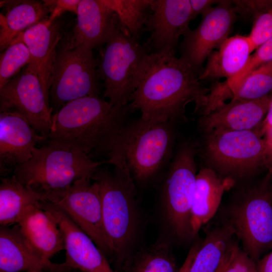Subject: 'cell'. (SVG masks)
<instances>
[{
	"mask_svg": "<svg viewBox=\"0 0 272 272\" xmlns=\"http://www.w3.org/2000/svg\"><path fill=\"white\" fill-rule=\"evenodd\" d=\"M200 74L175 52L150 53L130 103L144 120L175 123L186 119V106L200 115L210 102L211 89Z\"/></svg>",
	"mask_w": 272,
	"mask_h": 272,
	"instance_id": "6da1fadb",
	"label": "cell"
},
{
	"mask_svg": "<svg viewBox=\"0 0 272 272\" xmlns=\"http://www.w3.org/2000/svg\"><path fill=\"white\" fill-rule=\"evenodd\" d=\"M136 110L131 103L114 105L100 96L77 99L53 114L46 141L78 149L96 161L107 160L121 130Z\"/></svg>",
	"mask_w": 272,
	"mask_h": 272,
	"instance_id": "7a4b0ae2",
	"label": "cell"
},
{
	"mask_svg": "<svg viewBox=\"0 0 272 272\" xmlns=\"http://www.w3.org/2000/svg\"><path fill=\"white\" fill-rule=\"evenodd\" d=\"M106 163L113 165V170L100 166L92 179L99 185L104 230L113 257L120 265L131 256L137 234L136 187L121 157L111 156Z\"/></svg>",
	"mask_w": 272,
	"mask_h": 272,
	"instance_id": "3957f363",
	"label": "cell"
},
{
	"mask_svg": "<svg viewBox=\"0 0 272 272\" xmlns=\"http://www.w3.org/2000/svg\"><path fill=\"white\" fill-rule=\"evenodd\" d=\"M105 163L78 149L46 141V144L36 147L31 158L17 167L12 175L24 185L44 194L48 201L77 180L92 179Z\"/></svg>",
	"mask_w": 272,
	"mask_h": 272,
	"instance_id": "277c9868",
	"label": "cell"
},
{
	"mask_svg": "<svg viewBox=\"0 0 272 272\" xmlns=\"http://www.w3.org/2000/svg\"><path fill=\"white\" fill-rule=\"evenodd\" d=\"M133 37L116 18L100 48L97 69L103 87V98L114 105L130 103L150 54L144 43Z\"/></svg>",
	"mask_w": 272,
	"mask_h": 272,
	"instance_id": "5b68a950",
	"label": "cell"
},
{
	"mask_svg": "<svg viewBox=\"0 0 272 272\" xmlns=\"http://www.w3.org/2000/svg\"><path fill=\"white\" fill-rule=\"evenodd\" d=\"M173 123L141 117L130 120L121 130L108 157H121L135 182L148 181L170 163L174 141Z\"/></svg>",
	"mask_w": 272,
	"mask_h": 272,
	"instance_id": "8992f818",
	"label": "cell"
},
{
	"mask_svg": "<svg viewBox=\"0 0 272 272\" xmlns=\"http://www.w3.org/2000/svg\"><path fill=\"white\" fill-rule=\"evenodd\" d=\"M227 222L254 260L272 248V173L244 190L227 209Z\"/></svg>",
	"mask_w": 272,
	"mask_h": 272,
	"instance_id": "52a82bcc",
	"label": "cell"
},
{
	"mask_svg": "<svg viewBox=\"0 0 272 272\" xmlns=\"http://www.w3.org/2000/svg\"><path fill=\"white\" fill-rule=\"evenodd\" d=\"M203 155L210 168L235 181L265 168L263 140L257 130L214 129L206 133Z\"/></svg>",
	"mask_w": 272,
	"mask_h": 272,
	"instance_id": "ba28073f",
	"label": "cell"
},
{
	"mask_svg": "<svg viewBox=\"0 0 272 272\" xmlns=\"http://www.w3.org/2000/svg\"><path fill=\"white\" fill-rule=\"evenodd\" d=\"M93 49L64 44L57 53L49 89L53 114L67 103L87 96H99L101 81Z\"/></svg>",
	"mask_w": 272,
	"mask_h": 272,
	"instance_id": "9c48e42d",
	"label": "cell"
},
{
	"mask_svg": "<svg viewBox=\"0 0 272 272\" xmlns=\"http://www.w3.org/2000/svg\"><path fill=\"white\" fill-rule=\"evenodd\" d=\"M196 147L182 143L169 163L162 189L166 217L174 235L182 240L192 237L191 209L197 175Z\"/></svg>",
	"mask_w": 272,
	"mask_h": 272,
	"instance_id": "30bf717a",
	"label": "cell"
},
{
	"mask_svg": "<svg viewBox=\"0 0 272 272\" xmlns=\"http://www.w3.org/2000/svg\"><path fill=\"white\" fill-rule=\"evenodd\" d=\"M0 111L19 113L47 139L53 115L49 95L31 63L0 89Z\"/></svg>",
	"mask_w": 272,
	"mask_h": 272,
	"instance_id": "8fae6325",
	"label": "cell"
},
{
	"mask_svg": "<svg viewBox=\"0 0 272 272\" xmlns=\"http://www.w3.org/2000/svg\"><path fill=\"white\" fill-rule=\"evenodd\" d=\"M92 180L79 179L48 201L61 209L105 255L113 257L103 226L99 185Z\"/></svg>",
	"mask_w": 272,
	"mask_h": 272,
	"instance_id": "7c38bea8",
	"label": "cell"
},
{
	"mask_svg": "<svg viewBox=\"0 0 272 272\" xmlns=\"http://www.w3.org/2000/svg\"><path fill=\"white\" fill-rule=\"evenodd\" d=\"M201 16L198 26L183 36L179 45L180 57L200 74L205 60L229 37L236 13L230 1H219Z\"/></svg>",
	"mask_w": 272,
	"mask_h": 272,
	"instance_id": "4fadbf2b",
	"label": "cell"
},
{
	"mask_svg": "<svg viewBox=\"0 0 272 272\" xmlns=\"http://www.w3.org/2000/svg\"><path fill=\"white\" fill-rule=\"evenodd\" d=\"M151 5L144 29L150 35L144 44L150 53L175 52L180 37L190 30L189 0H152Z\"/></svg>",
	"mask_w": 272,
	"mask_h": 272,
	"instance_id": "5bb4252c",
	"label": "cell"
},
{
	"mask_svg": "<svg viewBox=\"0 0 272 272\" xmlns=\"http://www.w3.org/2000/svg\"><path fill=\"white\" fill-rule=\"evenodd\" d=\"M38 206L52 216L62 233L65 250L64 262L67 266L82 272H117L91 238L61 209L46 200L39 202Z\"/></svg>",
	"mask_w": 272,
	"mask_h": 272,
	"instance_id": "9a60e30c",
	"label": "cell"
},
{
	"mask_svg": "<svg viewBox=\"0 0 272 272\" xmlns=\"http://www.w3.org/2000/svg\"><path fill=\"white\" fill-rule=\"evenodd\" d=\"M19 113H0V173L7 177L28 161L37 144L46 141Z\"/></svg>",
	"mask_w": 272,
	"mask_h": 272,
	"instance_id": "2e32d148",
	"label": "cell"
},
{
	"mask_svg": "<svg viewBox=\"0 0 272 272\" xmlns=\"http://www.w3.org/2000/svg\"><path fill=\"white\" fill-rule=\"evenodd\" d=\"M271 96L251 100L232 99L229 103L222 102L201 115L200 127L205 133L214 129L256 130L266 116Z\"/></svg>",
	"mask_w": 272,
	"mask_h": 272,
	"instance_id": "e0dca14e",
	"label": "cell"
},
{
	"mask_svg": "<svg viewBox=\"0 0 272 272\" xmlns=\"http://www.w3.org/2000/svg\"><path fill=\"white\" fill-rule=\"evenodd\" d=\"M41 270L68 272L64 262L54 263L40 255L29 243L17 224L12 228L0 226V272Z\"/></svg>",
	"mask_w": 272,
	"mask_h": 272,
	"instance_id": "ac0fdd59",
	"label": "cell"
},
{
	"mask_svg": "<svg viewBox=\"0 0 272 272\" xmlns=\"http://www.w3.org/2000/svg\"><path fill=\"white\" fill-rule=\"evenodd\" d=\"M60 38L56 20L51 22L48 18L28 28L13 41H22L27 46L31 56L30 63L36 70L43 88L49 95L57 46Z\"/></svg>",
	"mask_w": 272,
	"mask_h": 272,
	"instance_id": "d6986e66",
	"label": "cell"
},
{
	"mask_svg": "<svg viewBox=\"0 0 272 272\" xmlns=\"http://www.w3.org/2000/svg\"><path fill=\"white\" fill-rule=\"evenodd\" d=\"M76 15L77 24L70 43L92 49L101 48L113 27L116 14L101 0H80Z\"/></svg>",
	"mask_w": 272,
	"mask_h": 272,
	"instance_id": "ffe728a7",
	"label": "cell"
},
{
	"mask_svg": "<svg viewBox=\"0 0 272 272\" xmlns=\"http://www.w3.org/2000/svg\"><path fill=\"white\" fill-rule=\"evenodd\" d=\"M234 183L233 179L222 177L210 168H202L197 172L191 209L192 237L214 216L224 192Z\"/></svg>",
	"mask_w": 272,
	"mask_h": 272,
	"instance_id": "44dd1931",
	"label": "cell"
},
{
	"mask_svg": "<svg viewBox=\"0 0 272 272\" xmlns=\"http://www.w3.org/2000/svg\"><path fill=\"white\" fill-rule=\"evenodd\" d=\"M38 204L27 208L17 224L36 251L45 259L50 260L57 253L64 250V240L56 222Z\"/></svg>",
	"mask_w": 272,
	"mask_h": 272,
	"instance_id": "7402d4cb",
	"label": "cell"
},
{
	"mask_svg": "<svg viewBox=\"0 0 272 272\" xmlns=\"http://www.w3.org/2000/svg\"><path fill=\"white\" fill-rule=\"evenodd\" d=\"M253 50L248 36L236 35L228 37L208 57L199 76V80L225 78L226 82L231 81L243 70Z\"/></svg>",
	"mask_w": 272,
	"mask_h": 272,
	"instance_id": "603a6c76",
	"label": "cell"
},
{
	"mask_svg": "<svg viewBox=\"0 0 272 272\" xmlns=\"http://www.w3.org/2000/svg\"><path fill=\"white\" fill-rule=\"evenodd\" d=\"M50 13L48 6L43 1H18L0 15V47L5 50L22 32L41 22Z\"/></svg>",
	"mask_w": 272,
	"mask_h": 272,
	"instance_id": "cb8c5ba5",
	"label": "cell"
},
{
	"mask_svg": "<svg viewBox=\"0 0 272 272\" xmlns=\"http://www.w3.org/2000/svg\"><path fill=\"white\" fill-rule=\"evenodd\" d=\"M46 200L45 195L21 183L14 176L2 177L0 184V224H17L29 207Z\"/></svg>",
	"mask_w": 272,
	"mask_h": 272,
	"instance_id": "d4e9b609",
	"label": "cell"
},
{
	"mask_svg": "<svg viewBox=\"0 0 272 272\" xmlns=\"http://www.w3.org/2000/svg\"><path fill=\"white\" fill-rule=\"evenodd\" d=\"M235 231L227 221L209 230L189 272H216L234 242Z\"/></svg>",
	"mask_w": 272,
	"mask_h": 272,
	"instance_id": "484cf974",
	"label": "cell"
},
{
	"mask_svg": "<svg viewBox=\"0 0 272 272\" xmlns=\"http://www.w3.org/2000/svg\"><path fill=\"white\" fill-rule=\"evenodd\" d=\"M127 272H175V263L170 247L159 241L131 256L126 262Z\"/></svg>",
	"mask_w": 272,
	"mask_h": 272,
	"instance_id": "4316f807",
	"label": "cell"
},
{
	"mask_svg": "<svg viewBox=\"0 0 272 272\" xmlns=\"http://www.w3.org/2000/svg\"><path fill=\"white\" fill-rule=\"evenodd\" d=\"M115 13L131 35L139 40L152 13V0H101Z\"/></svg>",
	"mask_w": 272,
	"mask_h": 272,
	"instance_id": "83f0119b",
	"label": "cell"
},
{
	"mask_svg": "<svg viewBox=\"0 0 272 272\" xmlns=\"http://www.w3.org/2000/svg\"><path fill=\"white\" fill-rule=\"evenodd\" d=\"M271 93L272 61L250 72L229 91L232 99L246 100L260 99Z\"/></svg>",
	"mask_w": 272,
	"mask_h": 272,
	"instance_id": "f1b7e54d",
	"label": "cell"
},
{
	"mask_svg": "<svg viewBox=\"0 0 272 272\" xmlns=\"http://www.w3.org/2000/svg\"><path fill=\"white\" fill-rule=\"evenodd\" d=\"M31 62L27 46L22 41L13 42L0 57V89Z\"/></svg>",
	"mask_w": 272,
	"mask_h": 272,
	"instance_id": "f546056e",
	"label": "cell"
},
{
	"mask_svg": "<svg viewBox=\"0 0 272 272\" xmlns=\"http://www.w3.org/2000/svg\"><path fill=\"white\" fill-rule=\"evenodd\" d=\"M272 61V37L255 49L250 55L243 70L234 79L222 82L224 86L229 90L238 84L248 74L259 66Z\"/></svg>",
	"mask_w": 272,
	"mask_h": 272,
	"instance_id": "4dcf8cb0",
	"label": "cell"
},
{
	"mask_svg": "<svg viewBox=\"0 0 272 272\" xmlns=\"http://www.w3.org/2000/svg\"><path fill=\"white\" fill-rule=\"evenodd\" d=\"M248 37L254 50L272 37V8L254 20Z\"/></svg>",
	"mask_w": 272,
	"mask_h": 272,
	"instance_id": "1f68e13d",
	"label": "cell"
},
{
	"mask_svg": "<svg viewBox=\"0 0 272 272\" xmlns=\"http://www.w3.org/2000/svg\"><path fill=\"white\" fill-rule=\"evenodd\" d=\"M224 272H257V267L255 261L234 242Z\"/></svg>",
	"mask_w": 272,
	"mask_h": 272,
	"instance_id": "d6a6232c",
	"label": "cell"
},
{
	"mask_svg": "<svg viewBox=\"0 0 272 272\" xmlns=\"http://www.w3.org/2000/svg\"><path fill=\"white\" fill-rule=\"evenodd\" d=\"M235 11L244 18H253L267 12L272 8V1H230Z\"/></svg>",
	"mask_w": 272,
	"mask_h": 272,
	"instance_id": "836d02e7",
	"label": "cell"
},
{
	"mask_svg": "<svg viewBox=\"0 0 272 272\" xmlns=\"http://www.w3.org/2000/svg\"><path fill=\"white\" fill-rule=\"evenodd\" d=\"M50 9L48 20L51 22L56 20L63 13L69 11L76 14L80 0L43 1Z\"/></svg>",
	"mask_w": 272,
	"mask_h": 272,
	"instance_id": "e575fe53",
	"label": "cell"
},
{
	"mask_svg": "<svg viewBox=\"0 0 272 272\" xmlns=\"http://www.w3.org/2000/svg\"><path fill=\"white\" fill-rule=\"evenodd\" d=\"M262 137L264 149V167L272 173V122L260 125L256 129Z\"/></svg>",
	"mask_w": 272,
	"mask_h": 272,
	"instance_id": "d590c367",
	"label": "cell"
},
{
	"mask_svg": "<svg viewBox=\"0 0 272 272\" xmlns=\"http://www.w3.org/2000/svg\"><path fill=\"white\" fill-rule=\"evenodd\" d=\"M219 1L214 0H189L191 8V19H195L196 17L206 12L213 7L218 4Z\"/></svg>",
	"mask_w": 272,
	"mask_h": 272,
	"instance_id": "8d00e7d4",
	"label": "cell"
},
{
	"mask_svg": "<svg viewBox=\"0 0 272 272\" xmlns=\"http://www.w3.org/2000/svg\"><path fill=\"white\" fill-rule=\"evenodd\" d=\"M201 242H196L190 248L186 259L178 272H189L190 267L200 246Z\"/></svg>",
	"mask_w": 272,
	"mask_h": 272,
	"instance_id": "74e56055",
	"label": "cell"
},
{
	"mask_svg": "<svg viewBox=\"0 0 272 272\" xmlns=\"http://www.w3.org/2000/svg\"><path fill=\"white\" fill-rule=\"evenodd\" d=\"M256 267L257 272H272V251L259 261Z\"/></svg>",
	"mask_w": 272,
	"mask_h": 272,
	"instance_id": "f35d334b",
	"label": "cell"
},
{
	"mask_svg": "<svg viewBox=\"0 0 272 272\" xmlns=\"http://www.w3.org/2000/svg\"><path fill=\"white\" fill-rule=\"evenodd\" d=\"M272 122V96L270 103L266 116L262 122V124Z\"/></svg>",
	"mask_w": 272,
	"mask_h": 272,
	"instance_id": "ab89813d",
	"label": "cell"
},
{
	"mask_svg": "<svg viewBox=\"0 0 272 272\" xmlns=\"http://www.w3.org/2000/svg\"><path fill=\"white\" fill-rule=\"evenodd\" d=\"M230 251V250L229 252H228V253L226 256V257H225V258L224 259V260H223L222 262L221 263V265H220L219 267L218 268L216 272H224V270L225 268V267L226 266V264L228 260Z\"/></svg>",
	"mask_w": 272,
	"mask_h": 272,
	"instance_id": "60d3db41",
	"label": "cell"
},
{
	"mask_svg": "<svg viewBox=\"0 0 272 272\" xmlns=\"http://www.w3.org/2000/svg\"><path fill=\"white\" fill-rule=\"evenodd\" d=\"M27 272H48L44 270H33V271H30Z\"/></svg>",
	"mask_w": 272,
	"mask_h": 272,
	"instance_id": "b9f144b4",
	"label": "cell"
}]
</instances>
